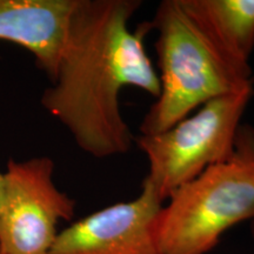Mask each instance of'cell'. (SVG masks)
<instances>
[{
	"mask_svg": "<svg viewBox=\"0 0 254 254\" xmlns=\"http://www.w3.org/2000/svg\"><path fill=\"white\" fill-rule=\"evenodd\" d=\"M140 0H78L58 69L44 90V110L67 129L80 150L106 159L134 145L120 109L126 87L157 99L160 82L146 49L151 21L131 28Z\"/></svg>",
	"mask_w": 254,
	"mask_h": 254,
	"instance_id": "6da1fadb",
	"label": "cell"
},
{
	"mask_svg": "<svg viewBox=\"0 0 254 254\" xmlns=\"http://www.w3.org/2000/svg\"><path fill=\"white\" fill-rule=\"evenodd\" d=\"M254 221V127L241 124L233 152L179 187L157 221L160 254H207L222 236Z\"/></svg>",
	"mask_w": 254,
	"mask_h": 254,
	"instance_id": "7a4b0ae2",
	"label": "cell"
},
{
	"mask_svg": "<svg viewBox=\"0 0 254 254\" xmlns=\"http://www.w3.org/2000/svg\"><path fill=\"white\" fill-rule=\"evenodd\" d=\"M151 25L160 93L142 118L140 134L166 131L207 101L254 85L219 56L182 0H163Z\"/></svg>",
	"mask_w": 254,
	"mask_h": 254,
	"instance_id": "3957f363",
	"label": "cell"
},
{
	"mask_svg": "<svg viewBox=\"0 0 254 254\" xmlns=\"http://www.w3.org/2000/svg\"><path fill=\"white\" fill-rule=\"evenodd\" d=\"M253 95L251 85L207 101L166 131L134 136V145L147 159L144 182L164 202L206 168L230 157Z\"/></svg>",
	"mask_w": 254,
	"mask_h": 254,
	"instance_id": "277c9868",
	"label": "cell"
},
{
	"mask_svg": "<svg viewBox=\"0 0 254 254\" xmlns=\"http://www.w3.org/2000/svg\"><path fill=\"white\" fill-rule=\"evenodd\" d=\"M52 158L9 159L0 204V249L6 254H49L59 225L74 218L77 202L59 190Z\"/></svg>",
	"mask_w": 254,
	"mask_h": 254,
	"instance_id": "5b68a950",
	"label": "cell"
},
{
	"mask_svg": "<svg viewBox=\"0 0 254 254\" xmlns=\"http://www.w3.org/2000/svg\"><path fill=\"white\" fill-rule=\"evenodd\" d=\"M163 205L142 182L134 199L98 209L60 231L49 254H160L157 221Z\"/></svg>",
	"mask_w": 254,
	"mask_h": 254,
	"instance_id": "8992f818",
	"label": "cell"
},
{
	"mask_svg": "<svg viewBox=\"0 0 254 254\" xmlns=\"http://www.w3.org/2000/svg\"><path fill=\"white\" fill-rule=\"evenodd\" d=\"M77 4L78 0H0V41L30 52L51 82Z\"/></svg>",
	"mask_w": 254,
	"mask_h": 254,
	"instance_id": "52a82bcc",
	"label": "cell"
},
{
	"mask_svg": "<svg viewBox=\"0 0 254 254\" xmlns=\"http://www.w3.org/2000/svg\"><path fill=\"white\" fill-rule=\"evenodd\" d=\"M219 56L246 78H253L254 0H182Z\"/></svg>",
	"mask_w": 254,
	"mask_h": 254,
	"instance_id": "ba28073f",
	"label": "cell"
},
{
	"mask_svg": "<svg viewBox=\"0 0 254 254\" xmlns=\"http://www.w3.org/2000/svg\"><path fill=\"white\" fill-rule=\"evenodd\" d=\"M2 193H4V173L0 172V204H1Z\"/></svg>",
	"mask_w": 254,
	"mask_h": 254,
	"instance_id": "9c48e42d",
	"label": "cell"
},
{
	"mask_svg": "<svg viewBox=\"0 0 254 254\" xmlns=\"http://www.w3.org/2000/svg\"><path fill=\"white\" fill-rule=\"evenodd\" d=\"M251 231H252V236L254 238V221L251 222Z\"/></svg>",
	"mask_w": 254,
	"mask_h": 254,
	"instance_id": "30bf717a",
	"label": "cell"
},
{
	"mask_svg": "<svg viewBox=\"0 0 254 254\" xmlns=\"http://www.w3.org/2000/svg\"><path fill=\"white\" fill-rule=\"evenodd\" d=\"M0 254H6V253H5V252H2V250L0 249Z\"/></svg>",
	"mask_w": 254,
	"mask_h": 254,
	"instance_id": "8fae6325",
	"label": "cell"
}]
</instances>
